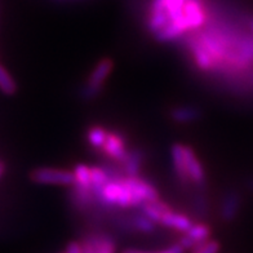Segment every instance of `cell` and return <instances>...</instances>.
<instances>
[{
  "mask_svg": "<svg viewBox=\"0 0 253 253\" xmlns=\"http://www.w3.org/2000/svg\"><path fill=\"white\" fill-rule=\"evenodd\" d=\"M207 18L203 0H151L147 27L158 42L167 43L202 27Z\"/></svg>",
  "mask_w": 253,
  "mask_h": 253,
  "instance_id": "6da1fadb",
  "label": "cell"
},
{
  "mask_svg": "<svg viewBox=\"0 0 253 253\" xmlns=\"http://www.w3.org/2000/svg\"><path fill=\"white\" fill-rule=\"evenodd\" d=\"M113 67L114 62L110 58H102L97 62L93 70L90 71L87 83L82 90V96L85 100H90V98L98 96V93L102 90L105 82L107 80V78L110 77Z\"/></svg>",
  "mask_w": 253,
  "mask_h": 253,
  "instance_id": "7a4b0ae2",
  "label": "cell"
},
{
  "mask_svg": "<svg viewBox=\"0 0 253 253\" xmlns=\"http://www.w3.org/2000/svg\"><path fill=\"white\" fill-rule=\"evenodd\" d=\"M33 182L39 185H58V186H74L75 176L73 172L58 168H37L30 174Z\"/></svg>",
  "mask_w": 253,
  "mask_h": 253,
  "instance_id": "3957f363",
  "label": "cell"
},
{
  "mask_svg": "<svg viewBox=\"0 0 253 253\" xmlns=\"http://www.w3.org/2000/svg\"><path fill=\"white\" fill-rule=\"evenodd\" d=\"M211 237V227L207 223H194L193 227L183 234L178 243L185 248V250H191L197 248L202 243L207 242Z\"/></svg>",
  "mask_w": 253,
  "mask_h": 253,
  "instance_id": "277c9868",
  "label": "cell"
},
{
  "mask_svg": "<svg viewBox=\"0 0 253 253\" xmlns=\"http://www.w3.org/2000/svg\"><path fill=\"white\" fill-rule=\"evenodd\" d=\"M102 150L107 157L118 160L120 163H123L124 159L128 155L124 137L120 136L119 133H115V132H109V136H107Z\"/></svg>",
  "mask_w": 253,
  "mask_h": 253,
  "instance_id": "5b68a950",
  "label": "cell"
},
{
  "mask_svg": "<svg viewBox=\"0 0 253 253\" xmlns=\"http://www.w3.org/2000/svg\"><path fill=\"white\" fill-rule=\"evenodd\" d=\"M183 150H185L190 182L195 183L198 186H203L206 183V172H204V168L200 163V160L198 159L197 154L194 153V150L190 146H183Z\"/></svg>",
  "mask_w": 253,
  "mask_h": 253,
  "instance_id": "8992f818",
  "label": "cell"
},
{
  "mask_svg": "<svg viewBox=\"0 0 253 253\" xmlns=\"http://www.w3.org/2000/svg\"><path fill=\"white\" fill-rule=\"evenodd\" d=\"M185 145L181 143H173L170 147V157H172V164H173V169L176 176L178 177L181 183L186 185L190 182L189 173H187L186 167V158H185V150H183Z\"/></svg>",
  "mask_w": 253,
  "mask_h": 253,
  "instance_id": "52a82bcc",
  "label": "cell"
},
{
  "mask_svg": "<svg viewBox=\"0 0 253 253\" xmlns=\"http://www.w3.org/2000/svg\"><path fill=\"white\" fill-rule=\"evenodd\" d=\"M159 223H162L163 226L169 227V229H173L183 234L189 231L194 225V222L190 220L189 217L182 213H177V212L172 210L167 211V212L162 214Z\"/></svg>",
  "mask_w": 253,
  "mask_h": 253,
  "instance_id": "ba28073f",
  "label": "cell"
},
{
  "mask_svg": "<svg viewBox=\"0 0 253 253\" xmlns=\"http://www.w3.org/2000/svg\"><path fill=\"white\" fill-rule=\"evenodd\" d=\"M242 206V199H240L239 194L235 191H230L227 193L222 199L221 204V217L223 221L231 222V221L238 216Z\"/></svg>",
  "mask_w": 253,
  "mask_h": 253,
  "instance_id": "9c48e42d",
  "label": "cell"
},
{
  "mask_svg": "<svg viewBox=\"0 0 253 253\" xmlns=\"http://www.w3.org/2000/svg\"><path fill=\"white\" fill-rule=\"evenodd\" d=\"M143 155L140 150L137 149H132L128 151V155L124 159L123 168L124 172L128 177H138V173L141 170V164H142Z\"/></svg>",
  "mask_w": 253,
  "mask_h": 253,
  "instance_id": "30bf717a",
  "label": "cell"
},
{
  "mask_svg": "<svg viewBox=\"0 0 253 253\" xmlns=\"http://www.w3.org/2000/svg\"><path fill=\"white\" fill-rule=\"evenodd\" d=\"M142 214H145L146 217H149L151 221H154L155 223L160 222V218H162V214L167 211L170 210L169 206H167L166 203L157 200V202H147V203H143L140 207Z\"/></svg>",
  "mask_w": 253,
  "mask_h": 253,
  "instance_id": "8fae6325",
  "label": "cell"
},
{
  "mask_svg": "<svg viewBox=\"0 0 253 253\" xmlns=\"http://www.w3.org/2000/svg\"><path fill=\"white\" fill-rule=\"evenodd\" d=\"M170 118L176 122V123L186 124L191 123L194 120L200 118V111L197 107L185 106V107H176L170 111Z\"/></svg>",
  "mask_w": 253,
  "mask_h": 253,
  "instance_id": "7c38bea8",
  "label": "cell"
},
{
  "mask_svg": "<svg viewBox=\"0 0 253 253\" xmlns=\"http://www.w3.org/2000/svg\"><path fill=\"white\" fill-rule=\"evenodd\" d=\"M74 176H75V183L74 186L79 189L92 191V180H90V167L85 164H78L74 169ZM93 193V191H92Z\"/></svg>",
  "mask_w": 253,
  "mask_h": 253,
  "instance_id": "4fadbf2b",
  "label": "cell"
},
{
  "mask_svg": "<svg viewBox=\"0 0 253 253\" xmlns=\"http://www.w3.org/2000/svg\"><path fill=\"white\" fill-rule=\"evenodd\" d=\"M93 239L96 253H117V243L106 234H90Z\"/></svg>",
  "mask_w": 253,
  "mask_h": 253,
  "instance_id": "5bb4252c",
  "label": "cell"
},
{
  "mask_svg": "<svg viewBox=\"0 0 253 253\" xmlns=\"http://www.w3.org/2000/svg\"><path fill=\"white\" fill-rule=\"evenodd\" d=\"M109 136V130H106L103 126H94L89 128L87 132V140L89 145L94 149L102 150L103 145L106 142V138Z\"/></svg>",
  "mask_w": 253,
  "mask_h": 253,
  "instance_id": "9a60e30c",
  "label": "cell"
},
{
  "mask_svg": "<svg viewBox=\"0 0 253 253\" xmlns=\"http://www.w3.org/2000/svg\"><path fill=\"white\" fill-rule=\"evenodd\" d=\"M193 53H194V60L197 62L198 67H199L200 70H204V71H208L212 69V66L214 65V60L213 57L211 56L210 52L206 49L202 45H197V47H194L193 49Z\"/></svg>",
  "mask_w": 253,
  "mask_h": 253,
  "instance_id": "2e32d148",
  "label": "cell"
},
{
  "mask_svg": "<svg viewBox=\"0 0 253 253\" xmlns=\"http://www.w3.org/2000/svg\"><path fill=\"white\" fill-rule=\"evenodd\" d=\"M110 174L107 173V170L102 169L100 167H92L90 168V180H92V191L94 197L96 194L110 181Z\"/></svg>",
  "mask_w": 253,
  "mask_h": 253,
  "instance_id": "e0dca14e",
  "label": "cell"
},
{
  "mask_svg": "<svg viewBox=\"0 0 253 253\" xmlns=\"http://www.w3.org/2000/svg\"><path fill=\"white\" fill-rule=\"evenodd\" d=\"M0 90L7 96H13L17 92V83L3 65H0Z\"/></svg>",
  "mask_w": 253,
  "mask_h": 253,
  "instance_id": "ac0fdd59",
  "label": "cell"
},
{
  "mask_svg": "<svg viewBox=\"0 0 253 253\" xmlns=\"http://www.w3.org/2000/svg\"><path fill=\"white\" fill-rule=\"evenodd\" d=\"M155 225H157V223L154 222V221H151L150 218L145 216V214L134 216L130 218V229L137 230V231H140V233H151V231H154V229H155Z\"/></svg>",
  "mask_w": 253,
  "mask_h": 253,
  "instance_id": "d6986e66",
  "label": "cell"
},
{
  "mask_svg": "<svg viewBox=\"0 0 253 253\" xmlns=\"http://www.w3.org/2000/svg\"><path fill=\"white\" fill-rule=\"evenodd\" d=\"M221 250V244L214 239H208L207 242L194 248L193 253H218Z\"/></svg>",
  "mask_w": 253,
  "mask_h": 253,
  "instance_id": "ffe728a7",
  "label": "cell"
},
{
  "mask_svg": "<svg viewBox=\"0 0 253 253\" xmlns=\"http://www.w3.org/2000/svg\"><path fill=\"white\" fill-rule=\"evenodd\" d=\"M80 246H82L83 253H96V247H94L93 239L90 237V234L80 242Z\"/></svg>",
  "mask_w": 253,
  "mask_h": 253,
  "instance_id": "44dd1931",
  "label": "cell"
},
{
  "mask_svg": "<svg viewBox=\"0 0 253 253\" xmlns=\"http://www.w3.org/2000/svg\"><path fill=\"white\" fill-rule=\"evenodd\" d=\"M185 251L186 250H185L180 243H174L170 247H168V248H166V250L160 251V252L157 253H185Z\"/></svg>",
  "mask_w": 253,
  "mask_h": 253,
  "instance_id": "7402d4cb",
  "label": "cell"
},
{
  "mask_svg": "<svg viewBox=\"0 0 253 253\" xmlns=\"http://www.w3.org/2000/svg\"><path fill=\"white\" fill-rule=\"evenodd\" d=\"M65 253H83V251H82V246H80L79 242L74 240V242H70L67 244Z\"/></svg>",
  "mask_w": 253,
  "mask_h": 253,
  "instance_id": "603a6c76",
  "label": "cell"
},
{
  "mask_svg": "<svg viewBox=\"0 0 253 253\" xmlns=\"http://www.w3.org/2000/svg\"><path fill=\"white\" fill-rule=\"evenodd\" d=\"M4 173H5V166H4L3 162H0V178L3 177Z\"/></svg>",
  "mask_w": 253,
  "mask_h": 253,
  "instance_id": "cb8c5ba5",
  "label": "cell"
},
{
  "mask_svg": "<svg viewBox=\"0 0 253 253\" xmlns=\"http://www.w3.org/2000/svg\"><path fill=\"white\" fill-rule=\"evenodd\" d=\"M250 27H251V30H252V33H253V18H251V21H250Z\"/></svg>",
  "mask_w": 253,
  "mask_h": 253,
  "instance_id": "d4e9b609",
  "label": "cell"
},
{
  "mask_svg": "<svg viewBox=\"0 0 253 253\" xmlns=\"http://www.w3.org/2000/svg\"><path fill=\"white\" fill-rule=\"evenodd\" d=\"M251 187H252V189H253V181H252V182H251Z\"/></svg>",
  "mask_w": 253,
  "mask_h": 253,
  "instance_id": "484cf974",
  "label": "cell"
}]
</instances>
